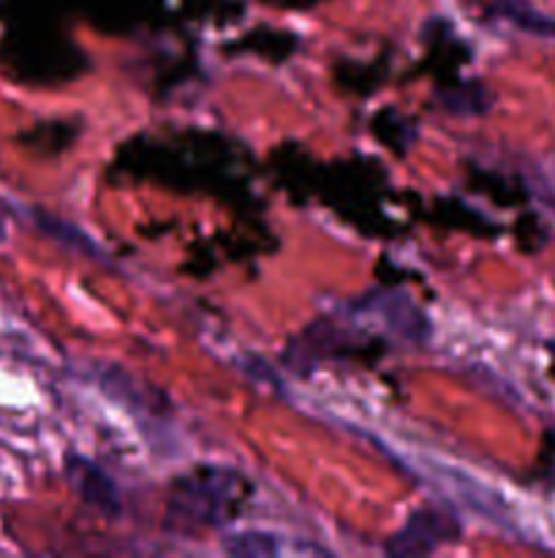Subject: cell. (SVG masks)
Here are the masks:
<instances>
[{"mask_svg": "<svg viewBox=\"0 0 555 558\" xmlns=\"http://www.w3.org/2000/svg\"><path fill=\"white\" fill-rule=\"evenodd\" d=\"M254 499V483L237 469L196 466L169 488L166 529L177 534L221 529L237 521Z\"/></svg>", "mask_w": 555, "mask_h": 558, "instance_id": "6da1fadb", "label": "cell"}, {"mask_svg": "<svg viewBox=\"0 0 555 558\" xmlns=\"http://www.w3.org/2000/svg\"><path fill=\"white\" fill-rule=\"evenodd\" d=\"M462 534V523L455 512L444 507L424 505L408 515V521L386 539L384 550L390 556H430L444 545L455 543Z\"/></svg>", "mask_w": 555, "mask_h": 558, "instance_id": "7a4b0ae2", "label": "cell"}, {"mask_svg": "<svg viewBox=\"0 0 555 558\" xmlns=\"http://www.w3.org/2000/svg\"><path fill=\"white\" fill-rule=\"evenodd\" d=\"M65 477H69L71 488L76 490L85 505L96 507L98 512L103 515L114 518L120 512V494H118V485L101 472L92 461L79 456H71L65 461Z\"/></svg>", "mask_w": 555, "mask_h": 558, "instance_id": "3957f363", "label": "cell"}, {"mask_svg": "<svg viewBox=\"0 0 555 558\" xmlns=\"http://www.w3.org/2000/svg\"><path fill=\"white\" fill-rule=\"evenodd\" d=\"M223 550L229 556H275L281 550V539L267 532H237L223 539Z\"/></svg>", "mask_w": 555, "mask_h": 558, "instance_id": "277c9868", "label": "cell"}, {"mask_svg": "<svg viewBox=\"0 0 555 558\" xmlns=\"http://www.w3.org/2000/svg\"><path fill=\"white\" fill-rule=\"evenodd\" d=\"M444 107L457 114H482L490 107V93L482 82H468L462 87H452L444 93Z\"/></svg>", "mask_w": 555, "mask_h": 558, "instance_id": "5b68a950", "label": "cell"}]
</instances>
